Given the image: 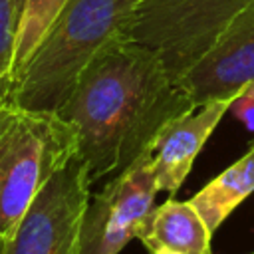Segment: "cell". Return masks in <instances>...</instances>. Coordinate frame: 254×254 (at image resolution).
Instances as JSON below:
<instances>
[{
  "label": "cell",
  "mask_w": 254,
  "mask_h": 254,
  "mask_svg": "<svg viewBox=\"0 0 254 254\" xmlns=\"http://www.w3.org/2000/svg\"><path fill=\"white\" fill-rule=\"evenodd\" d=\"M254 192V143L236 163L224 169L218 177H214L208 185H204L194 196H190V204L202 216L208 230H214L226 220V216Z\"/></svg>",
  "instance_id": "30bf717a"
},
{
  "label": "cell",
  "mask_w": 254,
  "mask_h": 254,
  "mask_svg": "<svg viewBox=\"0 0 254 254\" xmlns=\"http://www.w3.org/2000/svg\"><path fill=\"white\" fill-rule=\"evenodd\" d=\"M75 153V131L60 113L28 109L10 97L0 101V238Z\"/></svg>",
  "instance_id": "3957f363"
},
{
  "label": "cell",
  "mask_w": 254,
  "mask_h": 254,
  "mask_svg": "<svg viewBox=\"0 0 254 254\" xmlns=\"http://www.w3.org/2000/svg\"><path fill=\"white\" fill-rule=\"evenodd\" d=\"M157 192L151 147L111 177L103 190L89 194L79 230L81 254H119L155 206Z\"/></svg>",
  "instance_id": "8992f818"
},
{
  "label": "cell",
  "mask_w": 254,
  "mask_h": 254,
  "mask_svg": "<svg viewBox=\"0 0 254 254\" xmlns=\"http://www.w3.org/2000/svg\"><path fill=\"white\" fill-rule=\"evenodd\" d=\"M192 107L161 58L123 34L93 56L58 113L73 127L95 183L121 173L171 119Z\"/></svg>",
  "instance_id": "6da1fadb"
},
{
  "label": "cell",
  "mask_w": 254,
  "mask_h": 254,
  "mask_svg": "<svg viewBox=\"0 0 254 254\" xmlns=\"http://www.w3.org/2000/svg\"><path fill=\"white\" fill-rule=\"evenodd\" d=\"M135 2H137V0H133V4H135Z\"/></svg>",
  "instance_id": "e0dca14e"
},
{
  "label": "cell",
  "mask_w": 254,
  "mask_h": 254,
  "mask_svg": "<svg viewBox=\"0 0 254 254\" xmlns=\"http://www.w3.org/2000/svg\"><path fill=\"white\" fill-rule=\"evenodd\" d=\"M0 252H2V238H0Z\"/></svg>",
  "instance_id": "2e32d148"
},
{
  "label": "cell",
  "mask_w": 254,
  "mask_h": 254,
  "mask_svg": "<svg viewBox=\"0 0 254 254\" xmlns=\"http://www.w3.org/2000/svg\"><path fill=\"white\" fill-rule=\"evenodd\" d=\"M18 34V10L14 0H0V101L12 91V65Z\"/></svg>",
  "instance_id": "7c38bea8"
},
{
  "label": "cell",
  "mask_w": 254,
  "mask_h": 254,
  "mask_svg": "<svg viewBox=\"0 0 254 254\" xmlns=\"http://www.w3.org/2000/svg\"><path fill=\"white\" fill-rule=\"evenodd\" d=\"M22 4H24V0H14V6H16V10H18V18H20V10H22Z\"/></svg>",
  "instance_id": "9a60e30c"
},
{
  "label": "cell",
  "mask_w": 254,
  "mask_h": 254,
  "mask_svg": "<svg viewBox=\"0 0 254 254\" xmlns=\"http://www.w3.org/2000/svg\"><path fill=\"white\" fill-rule=\"evenodd\" d=\"M67 0H24L20 18H18V34H16V50H14V65H12V83L18 73L24 69L60 12Z\"/></svg>",
  "instance_id": "8fae6325"
},
{
  "label": "cell",
  "mask_w": 254,
  "mask_h": 254,
  "mask_svg": "<svg viewBox=\"0 0 254 254\" xmlns=\"http://www.w3.org/2000/svg\"><path fill=\"white\" fill-rule=\"evenodd\" d=\"M254 0H137L125 36L151 48L177 81Z\"/></svg>",
  "instance_id": "277c9868"
},
{
  "label": "cell",
  "mask_w": 254,
  "mask_h": 254,
  "mask_svg": "<svg viewBox=\"0 0 254 254\" xmlns=\"http://www.w3.org/2000/svg\"><path fill=\"white\" fill-rule=\"evenodd\" d=\"M151 254H183V252L173 250V248H157V250H151Z\"/></svg>",
  "instance_id": "5bb4252c"
},
{
  "label": "cell",
  "mask_w": 254,
  "mask_h": 254,
  "mask_svg": "<svg viewBox=\"0 0 254 254\" xmlns=\"http://www.w3.org/2000/svg\"><path fill=\"white\" fill-rule=\"evenodd\" d=\"M135 238L149 252L173 248L183 254H212V232L190 200L167 198L163 204L153 206L137 226Z\"/></svg>",
  "instance_id": "9c48e42d"
},
{
  "label": "cell",
  "mask_w": 254,
  "mask_h": 254,
  "mask_svg": "<svg viewBox=\"0 0 254 254\" xmlns=\"http://www.w3.org/2000/svg\"><path fill=\"white\" fill-rule=\"evenodd\" d=\"M234 99H214L171 119L153 143V171L159 190L175 194L192 169L206 139Z\"/></svg>",
  "instance_id": "ba28073f"
},
{
  "label": "cell",
  "mask_w": 254,
  "mask_h": 254,
  "mask_svg": "<svg viewBox=\"0 0 254 254\" xmlns=\"http://www.w3.org/2000/svg\"><path fill=\"white\" fill-rule=\"evenodd\" d=\"M89 165L75 153L36 194L0 254H81L79 230L91 194Z\"/></svg>",
  "instance_id": "5b68a950"
},
{
  "label": "cell",
  "mask_w": 254,
  "mask_h": 254,
  "mask_svg": "<svg viewBox=\"0 0 254 254\" xmlns=\"http://www.w3.org/2000/svg\"><path fill=\"white\" fill-rule=\"evenodd\" d=\"M177 83L194 105L214 99H236L254 83V2L238 12L214 44Z\"/></svg>",
  "instance_id": "52a82bcc"
},
{
  "label": "cell",
  "mask_w": 254,
  "mask_h": 254,
  "mask_svg": "<svg viewBox=\"0 0 254 254\" xmlns=\"http://www.w3.org/2000/svg\"><path fill=\"white\" fill-rule=\"evenodd\" d=\"M228 111H232L250 131H254V83H250L244 91L238 93Z\"/></svg>",
  "instance_id": "4fadbf2b"
},
{
  "label": "cell",
  "mask_w": 254,
  "mask_h": 254,
  "mask_svg": "<svg viewBox=\"0 0 254 254\" xmlns=\"http://www.w3.org/2000/svg\"><path fill=\"white\" fill-rule=\"evenodd\" d=\"M131 8L133 0H67L14 79L10 99L58 113L93 56L127 32Z\"/></svg>",
  "instance_id": "7a4b0ae2"
}]
</instances>
